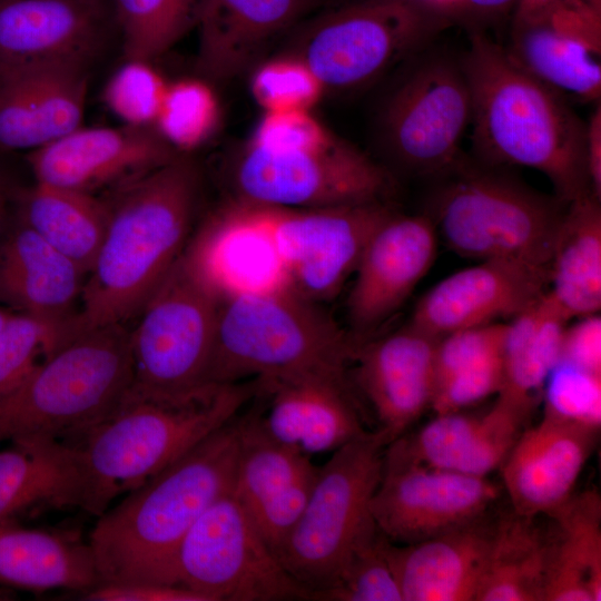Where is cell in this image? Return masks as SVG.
<instances>
[{
	"mask_svg": "<svg viewBox=\"0 0 601 601\" xmlns=\"http://www.w3.org/2000/svg\"><path fill=\"white\" fill-rule=\"evenodd\" d=\"M199 188L196 164L179 152L111 189L105 235L82 288L79 333L139 315L188 244Z\"/></svg>",
	"mask_w": 601,
	"mask_h": 601,
	"instance_id": "obj_1",
	"label": "cell"
},
{
	"mask_svg": "<svg viewBox=\"0 0 601 601\" xmlns=\"http://www.w3.org/2000/svg\"><path fill=\"white\" fill-rule=\"evenodd\" d=\"M460 57L471 93L475 158L535 169L566 204L591 193L585 121L565 96L519 67L486 32H469Z\"/></svg>",
	"mask_w": 601,
	"mask_h": 601,
	"instance_id": "obj_2",
	"label": "cell"
},
{
	"mask_svg": "<svg viewBox=\"0 0 601 601\" xmlns=\"http://www.w3.org/2000/svg\"><path fill=\"white\" fill-rule=\"evenodd\" d=\"M238 447L237 414L98 516L88 543L100 583L176 585L178 548L204 511L231 491Z\"/></svg>",
	"mask_w": 601,
	"mask_h": 601,
	"instance_id": "obj_3",
	"label": "cell"
},
{
	"mask_svg": "<svg viewBox=\"0 0 601 601\" xmlns=\"http://www.w3.org/2000/svg\"><path fill=\"white\" fill-rule=\"evenodd\" d=\"M257 381L207 385L167 397L128 391L105 420L70 441L82 481L81 510L100 516L114 499L157 475L238 414Z\"/></svg>",
	"mask_w": 601,
	"mask_h": 601,
	"instance_id": "obj_4",
	"label": "cell"
},
{
	"mask_svg": "<svg viewBox=\"0 0 601 601\" xmlns=\"http://www.w3.org/2000/svg\"><path fill=\"white\" fill-rule=\"evenodd\" d=\"M437 178L442 181L432 197L430 217L454 253L550 272L566 203L463 152Z\"/></svg>",
	"mask_w": 601,
	"mask_h": 601,
	"instance_id": "obj_5",
	"label": "cell"
},
{
	"mask_svg": "<svg viewBox=\"0 0 601 601\" xmlns=\"http://www.w3.org/2000/svg\"><path fill=\"white\" fill-rule=\"evenodd\" d=\"M130 329H86L43 358L0 398V442L70 441L110 415L132 382Z\"/></svg>",
	"mask_w": 601,
	"mask_h": 601,
	"instance_id": "obj_6",
	"label": "cell"
},
{
	"mask_svg": "<svg viewBox=\"0 0 601 601\" xmlns=\"http://www.w3.org/2000/svg\"><path fill=\"white\" fill-rule=\"evenodd\" d=\"M355 343L293 289L220 299L208 384L246 377L348 376Z\"/></svg>",
	"mask_w": 601,
	"mask_h": 601,
	"instance_id": "obj_7",
	"label": "cell"
},
{
	"mask_svg": "<svg viewBox=\"0 0 601 601\" xmlns=\"http://www.w3.org/2000/svg\"><path fill=\"white\" fill-rule=\"evenodd\" d=\"M426 0H344L309 14L285 50L305 62L325 90L363 89L453 26Z\"/></svg>",
	"mask_w": 601,
	"mask_h": 601,
	"instance_id": "obj_8",
	"label": "cell"
},
{
	"mask_svg": "<svg viewBox=\"0 0 601 601\" xmlns=\"http://www.w3.org/2000/svg\"><path fill=\"white\" fill-rule=\"evenodd\" d=\"M386 437L373 430L334 451L319 471L277 559L311 592L333 587L359 539L375 524L371 500L381 481Z\"/></svg>",
	"mask_w": 601,
	"mask_h": 601,
	"instance_id": "obj_9",
	"label": "cell"
},
{
	"mask_svg": "<svg viewBox=\"0 0 601 601\" xmlns=\"http://www.w3.org/2000/svg\"><path fill=\"white\" fill-rule=\"evenodd\" d=\"M376 115L386 157L410 174L439 177L462 155L471 93L461 57L433 43L401 65Z\"/></svg>",
	"mask_w": 601,
	"mask_h": 601,
	"instance_id": "obj_10",
	"label": "cell"
},
{
	"mask_svg": "<svg viewBox=\"0 0 601 601\" xmlns=\"http://www.w3.org/2000/svg\"><path fill=\"white\" fill-rule=\"evenodd\" d=\"M219 298L184 253L130 329V391L178 397L207 385Z\"/></svg>",
	"mask_w": 601,
	"mask_h": 601,
	"instance_id": "obj_11",
	"label": "cell"
},
{
	"mask_svg": "<svg viewBox=\"0 0 601 601\" xmlns=\"http://www.w3.org/2000/svg\"><path fill=\"white\" fill-rule=\"evenodd\" d=\"M174 582L208 601L311 600L231 491L214 501L183 539Z\"/></svg>",
	"mask_w": 601,
	"mask_h": 601,
	"instance_id": "obj_12",
	"label": "cell"
},
{
	"mask_svg": "<svg viewBox=\"0 0 601 601\" xmlns=\"http://www.w3.org/2000/svg\"><path fill=\"white\" fill-rule=\"evenodd\" d=\"M233 198L289 208L384 201L388 171L335 136L314 149L272 151L247 144L229 170Z\"/></svg>",
	"mask_w": 601,
	"mask_h": 601,
	"instance_id": "obj_13",
	"label": "cell"
},
{
	"mask_svg": "<svg viewBox=\"0 0 601 601\" xmlns=\"http://www.w3.org/2000/svg\"><path fill=\"white\" fill-rule=\"evenodd\" d=\"M264 207L292 289L317 304L341 290L373 233L394 211L385 201Z\"/></svg>",
	"mask_w": 601,
	"mask_h": 601,
	"instance_id": "obj_14",
	"label": "cell"
},
{
	"mask_svg": "<svg viewBox=\"0 0 601 601\" xmlns=\"http://www.w3.org/2000/svg\"><path fill=\"white\" fill-rule=\"evenodd\" d=\"M497 495L486 476L384 460L370 509L391 542L412 544L475 520Z\"/></svg>",
	"mask_w": 601,
	"mask_h": 601,
	"instance_id": "obj_15",
	"label": "cell"
},
{
	"mask_svg": "<svg viewBox=\"0 0 601 601\" xmlns=\"http://www.w3.org/2000/svg\"><path fill=\"white\" fill-rule=\"evenodd\" d=\"M504 48L519 67L562 95L600 101L601 0H549L512 18Z\"/></svg>",
	"mask_w": 601,
	"mask_h": 601,
	"instance_id": "obj_16",
	"label": "cell"
},
{
	"mask_svg": "<svg viewBox=\"0 0 601 601\" xmlns=\"http://www.w3.org/2000/svg\"><path fill=\"white\" fill-rule=\"evenodd\" d=\"M184 255L219 300L292 289L262 204L230 197L189 238Z\"/></svg>",
	"mask_w": 601,
	"mask_h": 601,
	"instance_id": "obj_17",
	"label": "cell"
},
{
	"mask_svg": "<svg viewBox=\"0 0 601 601\" xmlns=\"http://www.w3.org/2000/svg\"><path fill=\"white\" fill-rule=\"evenodd\" d=\"M439 338L412 324L355 343L347 375L374 414L388 444L431 407Z\"/></svg>",
	"mask_w": 601,
	"mask_h": 601,
	"instance_id": "obj_18",
	"label": "cell"
},
{
	"mask_svg": "<svg viewBox=\"0 0 601 601\" xmlns=\"http://www.w3.org/2000/svg\"><path fill=\"white\" fill-rule=\"evenodd\" d=\"M177 152L151 127H83L29 152L35 183L95 194L146 174Z\"/></svg>",
	"mask_w": 601,
	"mask_h": 601,
	"instance_id": "obj_19",
	"label": "cell"
},
{
	"mask_svg": "<svg viewBox=\"0 0 601 601\" xmlns=\"http://www.w3.org/2000/svg\"><path fill=\"white\" fill-rule=\"evenodd\" d=\"M437 250L428 215L393 211L373 233L354 272L347 314L359 343L390 318L431 268Z\"/></svg>",
	"mask_w": 601,
	"mask_h": 601,
	"instance_id": "obj_20",
	"label": "cell"
},
{
	"mask_svg": "<svg viewBox=\"0 0 601 601\" xmlns=\"http://www.w3.org/2000/svg\"><path fill=\"white\" fill-rule=\"evenodd\" d=\"M318 471L311 456L266 432L257 405L239 416L231 493L275 555L299 518Z\"/></svg>",
	"mask_w": 601,
	"mask_h": 601,
	"instance_id": "obj_21",
	"label": "cell"
},
{
	"mask_svg": "<svg viewBox=\"0 0 601 601\" xmlns=\"http://www.w3.org/2000/svg\"><path fill=\"white\" fill-rule=\"evenodd\" d=\"M260 422L276 441L312 457L373 431L366 427L348 376L307 374L256 378Z\"/></svg>",
	"mask_w": 601,
	"mask_h": 601,
	"instance_id": "obj_22",
	"label": "cell"
},
{
	"mask_svg": "<svg viewBox=\"0 0 601 601\" xmlns=\"http://www.w3.org/2000/svg\"><path fill=\"white\" fill-rule=\"evenodd\" d=\"M86 276L19 218L0 237V303L46 325L52 353L78 334Z\"/></svg>",
	"mask_w": 601,
	"mask_h": 601,
	"instance_id": "obj_23",
	"label": "cell"
},
{
	"mask_svg": "<svg viewBox=\"0 0 601 601\" xmlns=\"http://www.w3.org/2000/svg\"><path fill=\"white\" fill-rule=\"evenodd\" d=\"M533 406L499 394L482 415L436 414L415 433L390 443L384 460L486 476L501 466L525 430Z\"/></svg>",
	"mask_w": 601,
	"mask_h": 601,
	"instance_id": "obj_24",
	"label": "cell"
},
{
	"mask_svg": "<svg viewBox=\"0 0 601 601\" xmlns=\"http://www.w3.org/2000/svg\"><path fill=\"white\" fill-rule=\"evenodd\" d=\"M549 279V269L482 260L435 284L416 304L410 324L441 338L514 317L546 292Z\"/></svg>",
	"mask_w": 601,
	"mask_h": 601,
	"instance_id": "obj_25",
	"label": "cell"
},
{
	"mask_svg": "<svg viewBox=\"0 0 601 601\" xmlns=\"http://www.w3.org/2000/svg\"><path fill=\"white\" fill-rule=\"evenodd\" d=\"M599 432L598 425L548 412L525 428L500 466L513 512L526 518L549 515L569 500Z\"/></svg>",
	"mask_w": 601,
	"mask_h": 601,
	"instance_id": "obj_26",
	"label": "cell"
},
{
	"mask_svg": "<svg viewBox=\"0 0 601 601\" xmlns=\"http://www.w3.org/2000/svg\"><path fill=\"white\" fill-rule=\"evenodd\" d=\"M111 28L110 0H0V68L88 66Z\"/></svg>",
	"mask_w": 601,
	"mask_h": 601,
	"instance_id": "obj_27",
	"label": "cell"
},
{
	"mask_svg": "<svg viewBox=\"0 0 601 601\" xmlns=\"http://www.w3.org/2000/svg\"><path fill=\"white\" fill-rule=\"evenodd\" d=\"M86 65L0 68V149L32 151L82 125Z\"/></svg>",
	"mask_w": 601,
	"mask_h": 601,
	"instance_id": "obj_28",
	"label": "cell"
},
{
	"mask_svg": "<svg viewBox=\"0 0 601 601\" xmlns=\"http://www.w3.org/2000/svg\"><path fill=\"white\" fill-rule=\"evenodd\" d=\"M324 0H201L195 27L196 67L208 81H228L314 13Z\"/></svg>",
	"mask_w": 601,
	"mask_h": 601,
	"instance_id": "obj_29",
	"label": "cell"
},
{
	"mask_svg": "<svg viewBox=\"0 0 601 601\" xmlns=\"http://www.w3.org/2000/svg\"><path fill=\"white\" fill-rule=\"evenodd\" d=\"M499 520L486 512L416 543L390 541L387 555L403 601H475Z\"/></svg>",
	"mask_w": 601,
	"mask_h": 601,
	"instance_id": "obj_30",
	"label": "cell"
},
{
	"mask_svg": "<svg viewBox=\"0 0 601 601\" xmlns=\"http://www.w3.org/2000/svg\"><path fill=\"white\" fill-rule=\"evenodd\" d=\"M99 583L91 548L77 531L0 523L1 585L36 592H78Z\"/></svg>",
	"mask_w": 601,
	"mask_h": 601,
	"instance_id": "obj_31",
	"label": "cell"
},
{
	"mask_svg": "<svg viewBox=\"0 0 601 601\" xmlns=\"http://www.w3.org/2000/svg\"><path fill=\"white\" fill-rule=\"evenodd\" d=\"M0 450V523L41 509H80L83 487L72 447L51 437H23Z\"/></svg>",
	"mask_w": 601,
	"mask_h": 601,
	"instance_id": "obj_32",
	"label": "cell"
},
{
	"mask_svg": "<svg viewBox=\"0 0 601 601\" xmlns=\"http://www.w3.org/2000/svg\"><path fill=\"white\" fill-rule=\"evenodd\" d=\"M546 577L543 601L601 600V497L572 494L546 515Z\"/></svg>",
	"mask_w": 601,
	"mask_h": 601,
	"instance_id": "obj_33",
	"label": "cell"
},
{
	"mask_svg": "<svg viewBox=\"0 0 601 601\" xmlns=\"http://www.w3.org/2000/svg\"><path fill=\"white\" fill-rule=\"evenodd\" d=\"M600 203L592 193L569 203L555 237L549 293L570 319L601 307Z\"/></svg>",
	"mask_w": 601,
	"mask_h": 601,
	"instance_id": "obj_34",
	"label": "cell"
},
{
	"mask_svg": "<svg viewBox=\"0 0 601 601\" xmlns=\"http://www.w3.org/2000/svg\"><path fill=\"white\" fill-rule=\"evenodd\" d=\"M18 218L89 273L107 225L104 198L35 183L17 195Z\"/></svg>",
	"mask_w": 601,
	"mask_h": 601,
	"instance_id": "obj_35",
	"label": "cell"
},
{
	"mask_svg": "<svg viewBox=\"0 0 601 601\" xmlns=\"http://www.w3.org/2000/svg\"><path fill=\"white\" fill-rule=\"evenodd\" d=\"M570 318L549 292L508 324L503 343L504 382L499 394L533 403L560 362Z\"/></svg>",
	"mask_w": 601,
	"mask_h": 601,
	"instance_id": "obj_36",
	"label": "cell"
},
{
	"mask_svg": "<svg viewBox=\"0 0 601 601\" xmlns=\"http://www.w3.org/2000/svg\"><path fill=\"white\" fill-rule=\"evenodd\" d=\"M536 518L500 516L475 601H543L546 535Z\"/></svg>",
	"mask_w": 601,
	"mask_h": 601,
	"instance_id": "obj_37",
	"label": "cell"
},
{
	"mask_svg": "<svg viewBox=\"0 0 601 601\" xmlns=\"http://www.w3.org/2000/svg\"><path fill=\"white\" fill-rule=\"evenodd\" d=\"M201 0H110L126 58L152 60L195 26Z\"/></svg>",
	"mask_w": 601,
	"mask_h": 601,
	"instance_id": "obj_38",
	"label": "cell"
},
{
	"mask_svg": "<svg viewBox=\"0 0 601 601\" xmlns=\"http://www.w3.org/2000/svg\"><path fill=\"white\" fill-rule=\"evenodd\" d=\"M219 102L204 78H183L168 82L152 128L177 152L204 144L217 128Z\"/></svg>",
	"mask_w": 601,
	"mask_h": 601,
	"instance_id": "obj_39",
	"label": "cell"
},
{
	"mask_svg": "<svg viewBox=\"0 0 601 601\" xmlns=\"http://www.w3.org/2000/svg\"><path fill=\"white\" fill-rule=\"evenodd\" d=\"M388 543L375 523L353 548L336 583L315 600L403 601L388 560Z\"/></svg>",
	"mask_w": 601,
	"mask_h": 601,
	"instance_id": "obj_40",
	"label": "cell"
},
{
	"mask_svg": "<svg viewBox=\"0 0 601 601\" xmlns=\"http://www.w3.org/2000/svg\"><path fill=\"white\" fill-rule=\"evenodd\" d=\"M167 86L151 60L126 58L107 80L102 101L121 124L152 128Z\"/></svg>",
	"mask_w": 601,
	"mask_h": 601,
	"instance_id": "obj_41",
	"label": "cell"
},
{
	"mask_svg": "<svg viewBox=\"0 0 601 601\" xmlns=\"http://www.w3.org/2000/svg\"><path fill=\"white\" fill-rule=\"evenodd\" d=\"M325 87L300 59L280 53L254 71L252 92L265 111L311 110L322 98Z\"/></svg>",
	"mask_w": 601,
	"mask_h": 601,
	"instance_id": "obj_42",
	"label": "cell"
},
{
	"mask_svg": "<svg viewBox=\"0 0 601 601\" xmlns=\"http://www.w3.org/2000/svg\"><path fill=\"white\" fill-rule=\"evenodd\" d=\"M53 349L50 331L26 314L12 312L0 329V398L16 388Z\"/></svg>",
	"mask_w": 601,
	"mask_h": 601,
	"instance_id": "obj_43",
	"label": "cell"
},
{
	"mask_svg": "<svg viewBox=\"0 0 601 601\" xmlns=\"http://www.w3.org/2000/svg\"><path fill=\"white\" fill-rule=\"evenodd\" d=\"M544 385V412L600 426L601 375L559 362Z\"/></svg>",
	"mask_w": 601,
	"mask_h": 601,
	"instance_id": "obj_44",
	"label": "cell"
},
{
	"mask_svg": "<svg viewBox=\"0 0 601 601\" xmlns=\"http://www.w3.org/2000/svg\"><path fill=\"white\" fill-rule=\"evenodd\" d=\"M335 135L311 110L265 111L249 144L272 151L314 149L329 142Z\"/></svg>",
	"mask_w": 601,
	"mask_h": 601,
	"instance_id": "obj_45",
	"label": "cell"
},
{
	"mask_svg": "<svg viewBox=\"0 0 601 601\" xmlns=\"http://www.w3.org/2000/svg\"><path fill=\"white\" fill-rule=\"evenodd\" d=\"M72 593L75 599L85 601H208L183 587L152 583H100Z\"/></svg>",
	"mask_w": 601,
	"mask_h": 601,
	"instance_id": "obj_46",
	"label": "cell"
},
{
	"mask_svg": "<svg viewBox=\"0 0 601 601\" xmlns=\"http://www.w3.org/2000/svg\"><path fill=\"white\" fill-rule=\"evenodd\" d=\"M560 362L601 375V318L599 314L579 317L578 322L566 326Z\"/></svg>",
	"mask_w": 601,
	"mask_h": 601,
	"instance_id": "obj_47",
	"label": "cell"
},
{
	"mask_svg": "<svg viewBox=\"0 0 601 601\" xmlns=\"http://www.w3.org/2000/svg\"><path fill=\"white\" fill-rule=\"evenodd\" d=\"M519 0H457L453 11L452 20L455 23L464 24L469 32L482 31L500 22L513 11Z\"/></svg>",
	"mask_w": 601,
	"mask_h": 601,
	"instance_id": "obj_48",
	"label": "cell"
},
{
	"mask_svg": "<svg viewBox=\"0 0 601 601\" xmlns=\"http://www.w3.org/2000/svg\"><path fill=\"white\" fill-rule=\"evenodd\" d=\"M585 166L591 193L601 199V105L595 104L585 120L584 138Z\"/></svg>",
	"mask_w": 601,
	"mask_h": 601,
	"instance_id": "obj_49",
	"label": "cell"
},
{
	"mask_svg": "<svg viewBox=\"0 0 601 601\" xmlns=\"http://www.w3.org/2000/svg\"><path fill=\"white\" fill-rule=\"evenodd\" d=\"M549 0H519L512 18L525 16L546 3Z\"/></svg>",
	"mask_w": 601,
	"mask_h": 601,
	"instance_id": "obj_50",
	"label": "cell"
},
{
	"mask_svg": "<svg viewBox=\"0 0 601 601\" xmlns=\"http://www.w3.org/2000/svg\"><path fill=\"white\" fill-rule=\"evenodd\" d=\"M7 203L8 193L6 191L3 185L0 183V230L2 229L6 218Z\"/></svg>",
	"mask_w": 601,
	"mask_h": 601,
	"instance_id": "obj_51",
	"label": "cell"
},
{
	"mask_svg": "<svg viewBox=\"0 0 601 601\" xmlns=\"http://www.w3.org/2000/svg\"><path fill=\"white\" fill-rule=\"evenodd\" d=\"M13 311L0 306V329L3 327Z\"/></svg>",
	"mask_w": 601,
	"mask_h": 601,
	"instance_id": "obj_52",
	"label": "cell"
},
{
	"mask_svg": "<svg viewBox=\"0 0 601 601\" xmlns=\"http://www.w3.org/2000/svg\"><path fill=\"white\" fill-rule=\"evenodd\" d=\"M13 598H14V594L11 591V589H8V588L0 589V601L12 600Z\"/></svg>",
	"mask_w": 601,
	"mask_h": 601,
	"instance_id": "obj_53",
	"label": "cell"
}]
</instances>
